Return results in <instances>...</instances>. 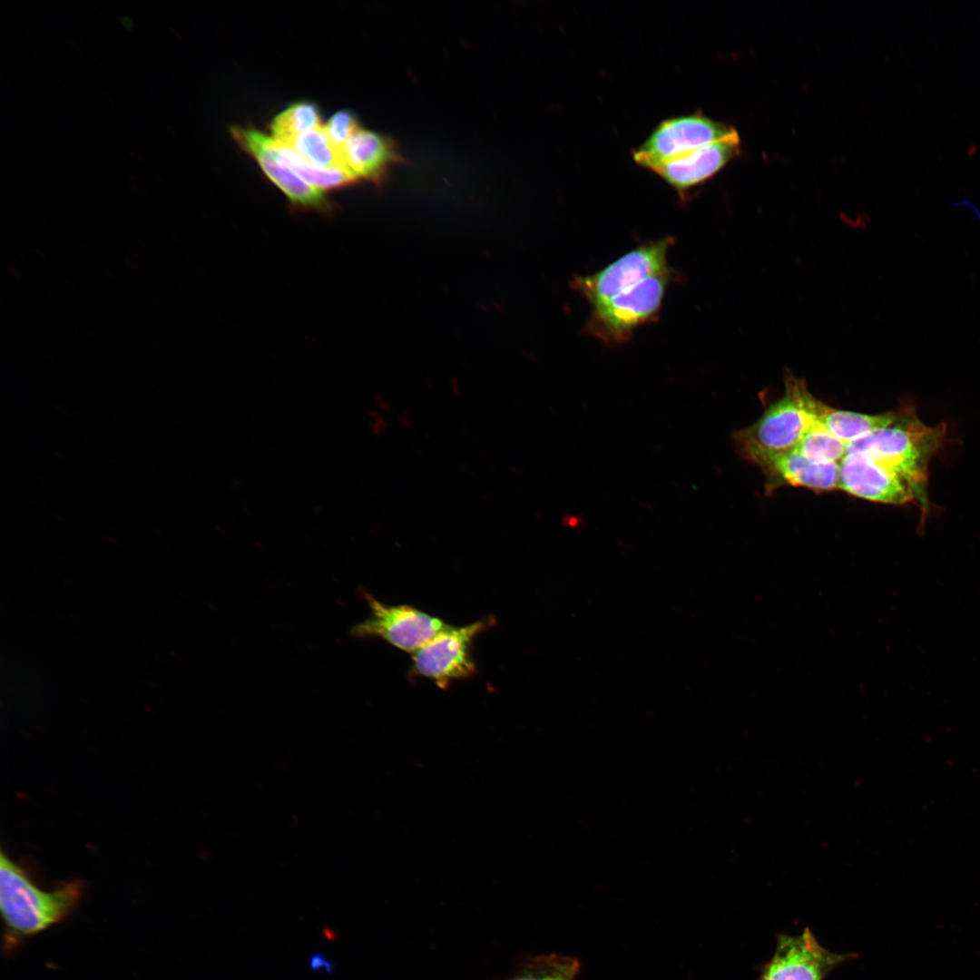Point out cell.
<instances>
[{"instance_id":"obj_15","label":"cell","mask_w":980,"mask_h":980,"mask_svg":"<svg viewBox=\"0 0 980 980\" xmlns=\"http://www.w3.org/2000/svg\"><path fill=\"white\" fill-rule=\"evenodd\" d=\"M806 401L813 417L846 444L888 426L897 417V410L868 415L835 408L816 398L808 390Z\"/></svg>"},{"instance_id":"obj_1","label":"cell","mask_w":980,"mask_h":980,"mask_svg":"<svg viewBox=\"0 0 980 980\" xmlns=\"http://www.w3.org/2000/svg\"><path fill=\"white\" fill-rule=\"evenodd\" d=\"M946 425L926 426L909 404L897 410L896 419L884 427L847 444V453H859L887 472L898 476L914 490L920 507L923 529L930 509L928 467L941 449Z\"/></svg>"},{"instance_id":"obj_20","label":"cell","mask_w":980,"mask_h":980,"mask_svg":"<svg viewBox=\"0 0 980 980\" xmlns=\"http://www.w3.org/2000/svg\"><path fill=\"white\" fill-rule=\"evenodd\" d=\"M579 968L573 957L543 955L530 959L509 980H575Z\"/></svg>"},{"instance_id":"obj_3","label":"cell","mask_w":980,"mask_h":980,"mask_svg":"<svg viewBox=\"0 0 980 980\" xmlns=\"http://www.w3.org/2000/svg\"><path fill=\"white\" fill-rule=\"evenodd\" d=\"M679 277L674 269L652 275L590 308L583 332L608 347L629 342L640 327L659 320L666 291Z\"/></svg>"},{"instance_id":"obj_17","label":"cell","mask_w":980,"mask_h":980,"mask_svg":"<svg viewBox=\"0 0 980 980\" xmlns=\"http://www.w3.org/2000/svg\"><path fill=\"white\" fill-rule=\"evenodd\" d=\"M282 143L291 148L306 162L316 167L347 170L342 152L332 143L322 125L299 134L289 142Z\"/></svg>"},{"instance_id":"obj_18","label":"cell","mask_w":980,"mask_h":980,"mask_svg":"<svg viewBox=\"0 0 980 980\" xmlns=\"http://www.w3.org/2000/svg\"><path fill=\"white\" fill-rule=\"evenodd\" d=\"M321 125L319 109L315 103L299 101L277 114L270 124L272 138L287 142L293 137Z\"/></svg>"},{"instance_id":"obj_8","label":"cell","mask_w":980,"mask_h":980,"mask_svg":"<svg viewBox=\"0 0 980 980\" xmlns=\"http://www.w3.org/2000/svg\"><path fill=\"white\" fill-rule=\"evenodd\" d=\"M364 595L371 614L351 628L356 638L377 637L404 652H415L448 626L413 606L387 605L367 593Z\"/></svg>"},{"instance_id":"obj_21","label":"cell","mask_w":980,"mask_h":980,"mask_svg":"<svg viewBox=\"0 0 980 980\" xmlns=\"http://www.w3.org/2000/svg\"><path fill=\"white\" fill-rule=\"evenodd\" d=\"M324 128L332 143L342 152L346 142L361 126L352 112L341 110L328 119Z\"/></svg>"},{"instance_id":"obj_7","label":"cell","mask_w":980,"mask_h":980,"mask_svg":"<svg viewBox=\"0 0 980 980\" xmlns=\"http://www.w3.org/2000/svg\"><path fill=\"white\" fill-rule=\"evenodd\" d=\"M489 624L492 622L480 620L465 626L448 625L413 652V674L433 681L441 689H446L455 680L471 677L476 671L473 642Z\"/></svg>"},{"instance_id":"obj_9","label":"cell","mask_w":980,"mask_h":980,"mask_svg":"<svg viewBox=\"0 0 980 980\" xmlns=\"http://www.w3.org/2000/svg\"><path fill=\"white\" fill-rule=\"evenodd\" d=\"M856 956L824 948L807 927L798 936H778L775 953L763 965L758 980H823L838 965Z\"/></svg>"},{"instance_id":"obj_5","label":"cell","mask_w":980,"mask_h":980,"mask_svg":"<svg viewBox=\"0 0 980 980\" xmlns=\"http://www.w3.org/2000/svg\"><path fill=\"white\" fill-rule=\"evenodd\" d=\"M674 243L672 236L645 241L593 274L573 276L570 285L595 307L648 277L671 270L668 252Z\"/></svg>"},{"instance_id":"obj_12","label":"cell","mask_w":980,"mask_h":980,"mask_svg":"<svg viewBox=\"0 0 980 980\" xmlns=\"http://www.w3.org/2000/svg\"><path fill=\"white\" fill-rule=\"evenodd\" d=\"M838 489L870 502L917 505L914 490L905 481L859 453H847L839 462Z\"/></svg>"},{"instance_id":"obj_13","label":"cell","mask_w":980,"mask_h":980,"mask_svg":"<svg viewBox=\"0 0 980 980\" xmlns=\"http://www.w3.org/2000/svg\"><path fill=\"white\" fill-rule=\"evenodd\" d=\"M741 456L761 469L769 487L790 485L815 492L838 489L839 463H817L797 449L785 453L749 452Z\"/></svg>"},{"instance_id":"obj_14","label":"cell","mask_w":980,"mask_h":980,"mask_svg":"<svg viewBox=\"0 0 980 980\" xmlns=\"http://www.w3.org/2000/svg\"><path fill=\"white\" fill-rule=\"evenodd\" d=\"M342 156L347 170L358 181L380 185L392 167L403 161L395 142L381 133L359 128L346 142Z\"/></svg>"},{"instance_id":"obj_23","label":"cell","mask_w":980,"mask_h":980,"mask_svg":"<svg viewBox=\"0 0 980 980\" xmlns=\"http://www.w3.org/2000/svg\"><path fill=\"white\" fill-rule=\"evenodd\" d=\"M119 21L122 24V26L125 27L126 29H132L133 27V23H132V19H130L128 17H125V16L121 17L119 19Z\"/></svg>"},{"instance_id":"obj_19","label":"cell","mask_w":980,"mask_h":980,"mask_svg":"<svg viewBox=\"0 0 980 980\" xmlns=\"http://www.w3.org/2000/svg\"><path fill=\"white\" fill-rule=\"evenodd\" d=\"M797 450L817 463H839L847 455V444L813 418Z\"/></svg>"},{"instance_id":"obj_16","label":"cell","mask_w":980,"mask_h":980,"mask_svg":"<svg viewBox=\"0 0 980 980\" xmlns=\"http://www.w3.org/2000/svg\"><path fill=\"white\" fill-rule=\"evenodd\" d=\"M270 145L276 157L300 178L322 191L340 190L356 184L358 180L345 169H324L316 167L286 144L270 137Z\"/></svg>"},{"instance_id":"obj_22","label":"cell","mask_w":980,"mask_h":980,"mask_svg":"<svg viewBox=\"0 0 980 980\" xmlns=\"http://www.w3.org/2000/svg\"><path fill=\"white\" fill-rule=\"evenodd\" d=\"M399 421L407 428H410L412 426L410 414L407 410H404L400 413Z\"/></svg>"},{"instance_id":"obj_10","label":"cell","mask_w":980,"mask_h":980,"mask_svg":"<svg viewBox=\"0 0 980 980\" xmlns=\"http://www.w3.org/2000/svg\"><path fill=\"white\" fill-rule=\"evenodd\" d=\"M230 133L238 145L257 162L267 178L284 193L293 208L322 214L333 211V205L324 191L310 185L279 161L269 135L255 128L241 126L230 127Z\"/></svg>"},{"instance_id":"obj_4","label":"cell","mask_w":980,"mask_h":980,"mask_svg":"<svg viewBox=\"0 0 980 980\" xmlns=\"http://www.w3.org/2000/svg\"><path fill=\"white\" fill-rule=\"evenodd\" d=\"M807 386L793 375L785 377V392L748 427L733 433L737 450L785 453L797 449L813 420L806 401Z\"/></svg>"},{"instance_id":"obj_11","label":"cell","mask_w":980,"mask_h":980,"mask_svg":"<svg viewBox=\"0 0 980 980\" xmlns=\"http://www.w3.org/2000/svg\"><path fill=\"white\" fill-rule=\"evenodd\" d=\"M740 152V140L734 130L729 135L650 170L671 188L681 201L691 191L717 174Z\"/></svg>"},{"instance_id":"obj_6","label":"cell","mask_w":980,"mask_h":980,"mask_svg":"<svg viewBox=\"0 0 980 980\" xmlns=\"http://www.w3.org/2000/svg\"><path fill=\"white\" fill-rule=\"evenodd\" d=\"M734 129L702 113L679 115L661 122L632 151L633 161L650 171L656 165L716 142Z\"/></svg>"},{"instance_id":"obj_2","label":"cell","mask_w":980,"mask_h":980,"mask_svg":"<svg viewBox=\"0 0 980 980\" xmlns=\"http://www.w3.org/2000/svg\"><path fill=\"white\" fill-rule=\"evenodd\" d=\"M85 884L71 880L46 891L39 888L24 870L0 853V909L5 946L36 935L64 920L78 906Z\"/></svg>"}]
</instances>
